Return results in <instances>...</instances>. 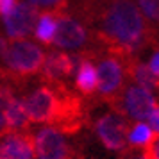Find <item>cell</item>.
Here are the masks:
<instances>
[{
  "instance_id": "1",
  "label": "cell",
  "mask_w": 159,
  "mask_h": 159,
  "mask_svg": "<svg viewBox=\"0 0 159 159\" xmlns=\"http://www.w3.org/2000/svg\"><path fill=\"white\" fill-rule=\"evenodd\" d=\"M89 22H98L93 41L100 52L138 56L152 43V27L132 0H113L100 7L97 6Z\"/></svg>"
},
{
  "instance_id": "2",
  "label": "cell",
  "mask_w": 159,
  "mask_h": 159,
  "mask_svg": "<svg viewBox=\"0 0 159 159\" xmlns=\"http://www.w3.org/2000/svg\"><path fill=\"white\" fill-rule=\"evenodd\" d=\"M134 56H116L104 52L97 65V77H98V93L102 100L113 102L122 95L125 88V59ZM138 57V56H136Z\"/></svg>"
},
{
  "instance_id": "3",
  "label": "cell",
  "mask_w": 159,
  "mask_h": 159,
  "mask_svg": "<svg viewBox=\"0 0 159 159\" xmlns=\"http://www.w3.org/2000/svg\"><path fill=\"white\" fill-rule=\"evenodd\" d=\"M159 104L156 100L154 93L138 86V84L125 86L122 95L111 104V107L115 109L118 115L125 116V118H132L136 122L148 120V116L152 115V111Z\"/></svg>"
},
{
  "instance_id": "4",
  "label": "cell",
  "mask_w": 159,
  "mask_h": 159,
  "mask_svg": "<svg viewBox=\"0 0 159 159\" xmlns=\"http://www.w3.org/2000/svg\"><path fill=\"white\" fill-rule=\"evenodd\" d=\"M82 54L80 52H57V50H48V54H45V61L41 66V79L50 84V86H61L66 84V80L72 77L77 66H79Z\"/></svg>"
},
{
  "instance_id": "5",
  "label": "cell",
  "mask_w": 159,
  "mask_h": 159,
  "mask_svg": "<svg viewBox=\"0 0 159 159\" xmlns=\"http://www.w3.org/2000/svg\"><path fill=\"white\" fill-rule=\"evenodd\" d=\"M66 134L54 127H43L34 138V150L38 159H80L77 150L68 143Z\"/></svg>"
},
{
  "instance_id": "6",
  "label": "cell",
  "mask_w": 159,
  "mask_h": 159,
  "mask_svg": "<svg viewBox=\"0 0 159 159\" xmlns=\"http://www.w3.org/2000/svg\"><path fill=\"white\" fill-rule=\"evenodd\" d=\"M129 118L118 115L116 111L113 113H106L102 115L97 123H95V130L97 136L100 139L104 147L107 150L122 152L127 147V134H129Z\"/></svg>"
},
{
  "instance_id": "7",
  "label": "cell",
  "mask_w": 159,
  "mask_h": 159,
  "mask_svg": "<svg viewBox=\"0 0 159 159\" xmlns=\"http://www.w3.org/2000/svg\"><path fill=\"white\" fill-rule=\"evenodd\" d=\"M54 43L63 50L86 52L91 43V36H89V30L79 20L72 18L70 15H59Z\"/></svg>"
},
{
  "instance_id": "8",
  "label": "cell",
  "mask_w": 159,
  "mask_h": 159,
  "mask_svg": "<svg viewBox=\"0 0 159 159\" xmlns=\"http://www.w3.org/2000/svg\"><path fill=\"white\" fill-rule=\"evenodd\" d=\"M39 18V11L25 2H16L15 9L4 16V25L9 34V39H23L32 34Z\"/></svg>"
},
{
  "instance_id": "9",
  "label": "cell",
  "mask_w": 159,
  "mask_h": 159,
  "mask_svg": "<svg viewBox=\"0 0 159 159\" xmlns=\"http://www.w3.org/2000/svg\"><path fill=\"white\" fill-rule=\"evenodd\" d=\"M34 136L27 132L9 130L0 136V159H34Z\"/></svg>"
},
{
  "instance_id": "10",
  "label": "cell",
  "mask_w": 159,
  "mask_h": 159,
  "mask_svg": "<svg viewBox=\"0 0 159 159\" xmlns=\"http://www.w3.org/2000/svg\"><path fill=\"white\" fill-rule=\"evenodd\" d=\"M75 88L80 91V95L86 97H93L98 91V77H97V66L93 61L86 56H82L79 66H77V73H75Z\"/></svg>"
},
{
  "instance_id": "11",
  "label": "cell",
  "mask_w": 159,
  "mask_h": 159,
  "mask_svg": "<svg viewBox=\"0 0 159 159\" xmlns=\"http://www.w3.org/2000/svg\"><path fill=\"white\" fill-rule=\"evenodd\" d=\"M2 115L6 118V123H7L9 130H13V132H27L29 130L30 122L27 118L25 109H23L22 100H18L16 97L6 106V109L2 111Z\"/></svg>"
},
{
  "instance_id": "12",
  "label": "cell",
  "mask_w": 159,
  "mask_h": 159,
  "mask_svg": "<svg viewBox=\"0 0 159 159\" xmlns=\"http://www.w3.org/2000/svg\"><path fill=\"white\" fill-rule=\"evenodd\" d=\"M56 27H57V16L56 15H50V13L39 15V18H38V22H36V27H34L36 38L45 45L54 43Z\"/></svg>"
},
{
  "instance_id": "13",
  "label": "cell",
  "mask_w": 159,
  "mask_h": 159,
  "mask_svg": "<svg viewBox=\"0 0 159 159\" xmlns=\"http://www.w3.org/2000/svg\"><path fill=\"white\" fill-rule=\"evenodd\" d=\"M154 132L152 129L143 122H136L132 127H129V134H127V141L130 147H136V148H145L147 145L154 139Z\"/></svg>"
},
{
  "instance_id": "14",
  "label": "cell",
  "mask_w": 159,
  "mask_h": 159,
  "mask_svg": "<svg viewBox=\"0 0 159 159\" xmlns=\"http://www.w3.org/2000/svg\"><path fill=\"white\" fill-rule=\"evenodd\" d=\"M29 4L32 7H36L38 11L41 9L43 13H50V15H66L68 9V0H29Z\"/></svg>"
},
{
  "instance_id": "15",
  "label": "cell",
  "mask_w": 159,
  "mask_h": 159,
  "mask_svg": "<svg viewBox=\"0 0 159 159\" xmlns=\"http://www.w3.org/2000/svg\"><path fill=\"white\" fill-rule=\"evenodd\" d=\"M138 2L145 15L159 25V0H138Z\"/></svg>"
},
{
  "instance_id": "16",
  "label": "cell",
  "mask_w": 159,
  "mask_h": 159,
  "mask_svg": "<svg viewBox=\"0 0 159 159\" xmlns=\"http://www.w3.org/2000/svg\"><path fill=\"white\" fill-rule=\"evenodd\" d=\"M122 159H154V156L150 154V150L145 148H136V147H125L122 150Z\"/></svg>"
},
{
  "instance_id": "17",
  "label": "cell",
  "mask_w": 159,
  "mask_h": 159,
  "mask_svg": "<svg viewBox=\"0 0 159 159\" xmlns=\"http://www.w3.org/2000/svg\"><path fill=\"white\" fill-rule=\"evenodd\" d=\"M148 123H150L148 127L152 129V132H154V134H159V106L154 109L152 115L148 116Z\"/></svg>"
},
{
  "instance_id": "18",
  "label": "cell",
  "mask_w": 159,
  "mask_h": 159,
  "mask_svg": "<svg viewBox=\"0 0 159 159\" xmlns=\"http://www.w3.org/2000/svg\"><path fill=\"white\" fill-rule=\"evenodd\" d=\"M16 2L18 0H0V16L4 18V16H7L13 9H15Z\"/></svg>"
},
{
  "instance_id": "19",
  "label": "cell",
  "mask_w": 159,
  "mask_h": 159,
  "mask_svg": "<svg viewBox=\"0 0 159 159\" xmlns=\"http://www.w3.org/2000/svg\"><path fill=\"white\" fill-rule=\"evenodd\" d=\"M147 148L150 150V154L154 156V159H159V134L154 136V139L147 145Z\"/></svg>"
},
{
  "instance_id": "20",
  "label": "cell",
  "mask_w": 159,
  "mask_h": 159,
  "mask_svg": "<svg viewBox=\"0 0 159 159\" xmlns=\"http://www.w3.org/2000/svg\"><path fill=\"white\" fill-rule=\"evenodd\" d=\"M148 68H150L152 72L156 73L159 77V48L154 52V56L150 57V63H148Z\"/></svg>"
},
{
  "instance_id": "21",
  "label": "cell",
  "mask_w": 159,
  "mask_h": 159,
  "mask_svg": "<svg viewBox=\"0 0 159 159\" xmlns=\"http://www.w3.org/2000/svg\"><path fill=\"white\" fill-rule=\"evenodd\" d=\"M6 132H9V129H7V123H6V118H4L2 111H0V136H4Z\"/></svg>"
},
{
  "instance_id": "22",
  "label": "cell",
  "mask_w": 159,
  "mask_h": 159,
  "mask_svg": "<svg viewBox=\"0 0 159 159\" xmlns=\"http://www.w3.org/2000/svg\"><path fill=\"white\" fill-rule=\"evenodd\" d=\"M156 41L159 45V27L157 29H152V43H156Z\"/></svg>"
}]
</instances>
